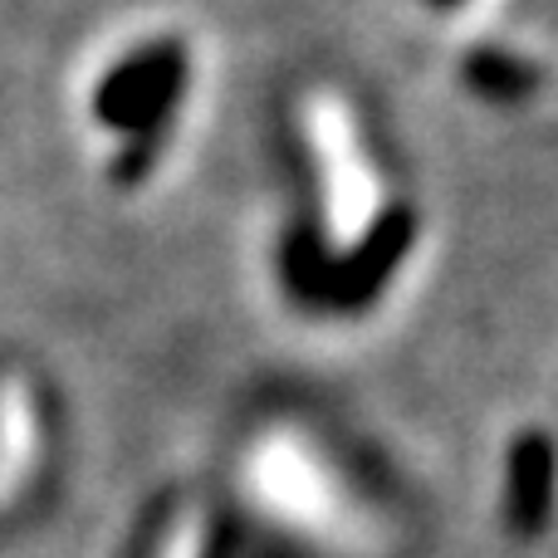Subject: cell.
<instances>
[{
	"instance_id": "cell-1",
	"label": "cell",
	"mask_w": 558,
	"mask_h": 558,
	"mask_svg": "<svg viewBox=\"0 0 558 558\" xmlns=\"http://www.w3.org/2000/svg\"><path fill=\"white\" fill-rule=\"evenodd\" d=\"M304 143L318 162L324 235L338 255H348L367 241V231L383 216V177H377V162L367 157L353 108L333 88H318V94L304 98Z\"/></svg>"
},
{
	"instance_id": "cell-2",
	"label": "cell",
	"mask_w": 558,
	"mask_h": 558,
	"mask_svg": "<svg viewBox=\"0 0 558 558\" xmlns=\"http://www.w3.org/2000/svg\"><path fill=\"white\" fill-rule=\"evenodd\" d=\"M39 465V407L25 377L0 383V510L25 490Z\"/></svg>"
},
{
	"instance_id": "cell-3",
	"label": "cell",
	"mask_w": 558,
	"mask_h": 558,
	"mask_svg": "<svg viewBox=\"0 0 558 558\" xmlns=\"http://www.w3.org/2000/svg\"><path fill=\"white\" fill-rule=\"evenodd\" d=\"M206 539H211V524H206V505H186L172 520L157 558H206Z\"/></svg>"
}]
</instances>
